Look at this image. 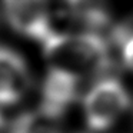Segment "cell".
I'll return each instance as SVG.
<instances>
[{"mask_svg": "<svg viewBox=\"0 0 133 133\" xmlns=\"http://www.w3.org/2000/svg\"><path fill=\"white\" fill-rule=\"evenodd\" d=\"M47 70L83 82L86 77L106 73L110 66L109 44L93 30L76 33L53 32L42 43Z\"/></svg>", "mask_w": 133, "mask_h": 133, "instance_id": "obj_1", "label": "cell"}, {"mask_svg": "<svg viewBox=\"0 0 133 133\" xmlns=\"http://www.w3.org/2000/svg\"><path fill=\"white\" fill-rule=\"evenodd\" d=\"M130 106V96L119 79L102 76L84 96V120L90 130L103 132L112 127Z\"/></svg>", "mask_w": 133, "mask_h": 133, "instance_id": "obj_2", "label": "cell"}, {"mask_svg": "<svg viewBox=\"0 0 133 133\" xmlns=\"http://www.w3.org/2000/svg\"><path fill=\"white\" fill-rule=\"evenodd\" d=\"M3 16L16 33L43 43L53 32L50 0H2Z\"/></svg>", "mask_w": 133, "mask_h": 133, "instance_id": "obj_3", "label": "cell"}, {"mask_svg": "<svg viewBox=\"0 0 133 133\" xmlns=\"http://www.w3.org/2000/svg\"><path fill=\"white\" fill-rule=\"evenodd\" d=\"M32 77L24 59L0 44V106H13L26 96Z\"/></svg>", "mask_w": 133, "mask_h": 133, "instance_id": "obj_4", "label": "cell"}, {"mask_svg": "<svg viewBox=\"0 0 133 133\" xmlns=\"http://www.w3.org/2000/svg\"><path fill=\"white\" fill-rule=\"evenodd\" d=\"M80 82L62 73L47 70L42 87L40 112L57 120L75 102Z\"/></svg>", "mask_w": 133, "mask_h": 133, "instance_id": "obj_5", "label": "cell"}, {"mask_svg": "<svg viewBox=\"0 0 133 133\" xmlns=\"http://www.w3.org/2000/svg\"><path fill=\"white\" fill-rule=\"evenodd\" d=\"M66 13L84 30L97 32L109 23L106 0H63Z\"/></svg>", "mask_w": 133, "mask_h": 133, "instance_id": "obj_6", "label": "cell"}, {"mask_svg": "<svg viewBox=\"0 0 133 133\" xmlns=\"http://www.w3.org/2000/svg\"><path fill=\"white\" fill-rule=\"evenodd\" d=\"M117 42L120 46V56L124 66L133 72V29L122 26L116 30Z\"/></svg>", "mask_w": 133, "mask_h": 133, "instance_id": "obj_7", "label": "cell"}, {"mask_svg": "<svg viewBox=\"0 0 133 133\" xmlns=\"http://www.w3.org/2000/svg\"><path fill=\"white\" fill-rule=\"evenodd\" d=\"M3 129H4V122H3V119H2V115H0V133L3 132Z\"/></svg>", "mask_w": 133, "mask_h": 133, "instance_id": "obj_8", "label": "cell"}]
</instances>
